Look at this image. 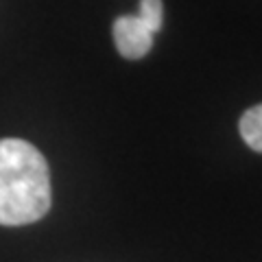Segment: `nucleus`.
<instances>
[{"label":"nucleus","instance_id":"20e7f679","mask_svg":"<svg viewBox=\"0 0 262 262\" xmlns=\"http://www.w3.org/2000/svg\"><path fill=\"white\" fill-rule=\"evenodd\" d=\"M138 18H140L146 27H149V31L155 35L164 24V3L162 0H140Z\"/></svg>","mask_w":262,"mask_h":262},{"label":"nucleus","instance_id":"f03ea898","mask_svg":"<svg viewBox=\"0 0 262 262\" xmlns=\"http://www.w3.org/2000/svg\"><path fill=\"white\" fill-rule=\"evenodd\" d=\"M112 35L125 59H142L153 48V33L138 15H118L112 24Z\"/></svg>","mask_w":262,"mask_h":262},{"label":"nucleus","instance_id":"7ed1b4c3","mask_svg":"<svg viewBox=\"0 0 262 262\" xmlns=\"http://www.w3.org/2000/svg\"><path fill=\"white\" fill-rule=\"evenodd\" d=\"M238 129H241L245 144H247L251 151L262 153V103L253 105V107H249L243 114Z\"/></svg>","mask_w":262,"mask_h":262},{"label":"nucleus","instance_id":"f257e3e1","mask_svg":"<svg viewBox=\"0 0 262 262\" xmlns=\"http://www.w3.org/2000/svg\"><path fill=\"white\" fill-rule=\"evenodd\" d=\"M48 162L22 138L0 140V225L18 227L44 219L51 210Z\"/></svg>","mask_w":262,"mask_h":262}]
</instances>
